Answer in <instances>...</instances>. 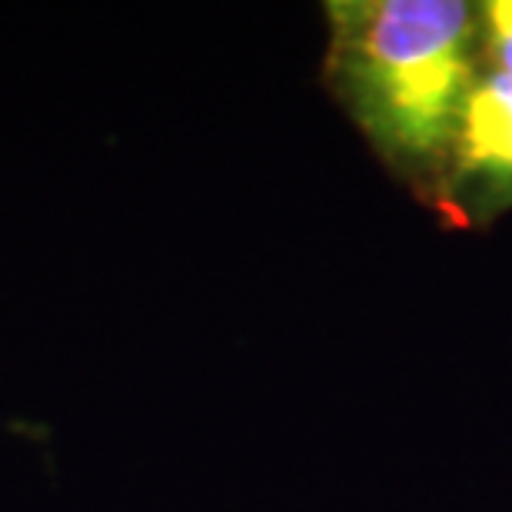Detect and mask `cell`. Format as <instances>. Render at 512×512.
<instances>
[{"instance_id": "obj_3", "label": "cell", "mask_w": 512, "mask_h": 512, "mask_svg": "<svg viewBox=\"0 0 512 512\" xmlns=\"http://www.w3.org/2000/svg\"><path fill=\"white\" fill-rule=\"evenodd\" d=\"M483 10V64L512 80V0H489Z\"/></svg>"}, {"instance_id": "obj_1", "label": "cell", "mask_w": 512, "mask_h": 512, "mask_svg": "<svg viewBox=\"0 0 512 512\" xmlns=\"http://www.w3.org/2000/svg\"><path fill=\"white\" fill-rule=\"evenodd\" d=\"M323 80L373 150L433 197L483 77V10L463 0H330Z\"/></svg>"}, {"instance_id": "obj_2", "label": "cell", "mask_w": 512, "mask_h": 512, "mask_svg": "<svg viewBox=\"0 0 512 512\" xmlns=\"http://www.w3.org/2000/svg\"><path fill=\"white\" fill-rule=\"evenodd\" d=\"M429 203L463 227H489L512 210V80L493 70L476 80Z\"/></svg>"}]
</instances>
